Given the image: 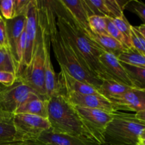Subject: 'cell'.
Here are the masks:
<instances>
[{"mask_svg": "<svg viewBox=\"0 0 145 145\" xmlns=\"http://www.w3.org/2000/svg\"><path fill=\"white\" fill-rule=\"evenodd\" d=\"M43 7L50 43L59 67L65 68L73 77L90 84L98 89L102 81L95 76L84 61L78 57L67 40L59 32L50 1H43Z\"/></svg>", "mask_w": 145, "mask_h": 145, "instance_id": "cell-1", "label": "cell"}, {"mask_svg": "<svg viewBox=\"0 0 145 145\" xmlns=\"http://www.w3.org/2000/svg\"><path fill=\"white\" fill-rule=\"evenodd\" d=\"M56 18L58 30L67 40L79 58L84 61L95 76L105 80V76L99 64V57L103 51L84 33L81 27L72 18L59 0L50 1Z\"/></svg>", "mask_w": 145, "mask_h": 145, "instance_id": "cell-2", "label": "cell"}, {"mask_svg": "<svg viewBox=\"0 0 145 145\" xmlns=\"http://www.w3.org/2000/svg\"><path fill=\"white\" fill-rule=\"evenodd\" d=\"M48 119L54 133L87 139L103 145L99 137L86 126L74 106L58 91L48 100Z\"/></svg>", "mask_w": 145, "mask_h": 145, "instance_id": "cell-3", "label": "cell"}, {"mask_svg": "<svg viewBox=\"0 0 145 145\" xmlns=\"http://www.w3.org/2000/svg\"><path fill=\"white\" fill-rule=\"evenodd\" d=\"M145 122L138 120L135 114L116 112L104 133L106 143L116 145H137Z\"/></svg>", "mask_w": 145, "mask_h": 145, "instance_id": "cell-4", "label": "cell"}, {"mask_svg": "<svg viewBox=\"0 0 145 145\" xmlns=\"http://www.w3.org/2000/svg\"><path fill=\"white\" fill-rule=\"evenodd\" d=\"M44 48L40 31V36L37 42L31 64L17 75V79L33 89L41 99L48 100L44 76Z\"/></svg>", "mask_w": 145, "mask_h": 145, "instance_id": "cell-5", "label": "cell"}, {"mask_svg": "<svg viewBox=\"0 0 145 145\" xmlns=\"http://www.w3.org/2000/svg\"><path fill=\"white\" fill-rule=\"evenodd\" d=\"M14 121L18 140L26 144L36 141L42 133L51 129L48 118L35 115L14 114Z\"/></svg>", "mask_w": 145, "mask_h": 145, "instance_id": "cell-6", "label": "cell"}, {"mask_svg": "<svg viewBox=\"0 0 145 145\" xmlns=\"http://www.w3.org/2000/svg\"><path fill=\"white\" fill-rule=\"evenodd\" d=\"M25 33L26 44L24 57L16 76L31 64L36 48L37 42L40 36V29L38 18V7L37 0H30L25 11Z\"/></svg>", "mask_w": 145, "mask_h": 145, "instance_id": "cell-7", "label": "cell"}, {"mask_svg": "<svg viewBox=\"0 0 145 145\" xmlns=\"http://www.w3.org/2000/svg\"><path fill=\"white\" fill-rule=\"evenodd\" d=\"M33 93H36L17 79L14 84L0 91V109L15 114L18 108Z\"/></svg>", "mask_w": 145, "mask_h": 145, "instance_id": "cell-8", "label": "cell"}, {"mask_svg": "<svg viewBox=\"0 0 145 145\" xmlns=\"http://www.w3.org/2000/svg\"><path fill=\"white\" fill-rule=\"evenodd\" d=\"M74 106L86 126L99 137L103 144H104L106 143L105 131L113 120L115 113H109L99 109Z\"/></svg>", "mask_w": 145, "mask_h": 145, "instance_id": "cell-9", "label": "cell"}, {"mask_svg": "<svg viewBox=\"0 0 145 145\" xmlns=\"http://www.w3.org/2000/svg\"><path fill=\"white\" fill-rule=\"evenodd\" d=\"M99 64L105 76V80H113L135 89L125 69L118 57L113 54L103 52L99 57Z\"/></svg>", "mask_w": 145, "mask_h": 145, "instance_id": "cell-10", "label": "cell"}, {"mask_svg": "<svg viewBox=\"0 0 145 145\" xmlns=\"http://www.w3.org/2000/svg\"><path fill=\"white\" fill-rule=\"evenodd\" d=\"M57 77L58 84L57 91L62 94L74 92L83 95H101L95 86L73 77L62 67H60V71Z\"/></svg>", "mask_w": 145, "mask_h": 145, "instance_id": "cell-11", "label": "cell"}, {"mask_svg": "<svg viewBox=\"0 0 145 145\" xmlns=\"http://www.w3.org/2000/svg\"><path fill=\"white\" fill-rule=\"evenodd\" d=\"M63 95L73 106L99 109L109 113L118 112L113 103L102 95H83L74 92H69Z\"/></svg>", "mask_w": 145, "mask_h": 145, "instance_id": "cell-12", "label": "cell"}, {"mask_svg": "<svg viewBox=\"0 0 145 145\" xmlns=\"http://www.w3.org/2000/svg\"><path fill=\"white\" fill-rule=\"evenodd\" d=\"M117 111L127 110L135 113L145 110V91L131 89L128 91L109 99Z\"/></svg>", "mask_w": 145, "mask_h": 145, "instance_id": "cell-13", "label": "cell"}, {"mask_svg": "<svg viewBox=\"0 0 145 145\" xmlns=\"http://www.w3.org/2000/svg\"><path fill=\"white\" fill-rule=\"evenodd\" d=\"M25 19H26L25 13H24L12 19L6 20L8 47H9L10 53L15 64L16 74L18 69L17 48H18V42H19L21 35L25 29Z\"/></svg>", "mask_w": 145, "mask_h": 145, "instance_id": "cell-14", "label": "cell"}, {"mask_svg": "<svg viewBox=\"0 0 145 145\" xmlns=\"http://www.w3.org/2000/svg\"><path fill=\"white\" fill-rule=\"evenodd\" d=\"M59 1L82 31H91L88 24L91 15L84 0H59Z\"/></svg>", "mask_w": 145, "mask_h": 145, "instance_id": "cell-15", "label": "cell"}, {"mask_svg": "<svg viewBox=\"0 0 145 145\" xmlns=\"http://www.w3.org/2000/svg\"><path fill=\"white\" fill-rule=\"evenodd\" d=\"M35 142L54 145H102L87 139L54 133L51 129L42 133Z\"/></svg>", "mask_w": 145, "mask_h": 145, "instance_id": "cell-16", "label": "cell"}, {"mask_svg": "<svg viewBox=\"0 0 145 145\" xmlns=\"http://www.w3.org/2000/svg\"><path fill=\"white\" fill-rule=\"evenodd\" d=\"M85 34L96 44L103 52L113 54L118 57L128 48L108 35H97L91 31H84Z\"/></svg>", "mask_w": 145, "mask_h": 145, "instance_id": "cell-17", "label": "cell"}, {"mask_svg": "<svg viewBox=\"0 0 145 145\" xmlns=\"http://www.w3.org/2000/svg\"><path fill=\"white\" fill-rule=\"evenodd\" d=\"M14 114L0 109V142L22 143L19 142L14 121Z\"/></svg>", "mask_w": 145, "mask_h": 145, "instance_id": "cell-18", "label": "cell"}, {"mask_svg": "<svg viewBox=\"0 0 145 145\" xmlns=\"http://www.w3.org/2000/svg\"><path fill=\"white\" fill-rule=\"evenodd\" d=\"M17 113L35 115L48 118V100H43L36 93H33L16 110Z\"/></svg>", "mask_w": 145, "mask_h": 145, "instance_id": "cell-19", "label": "cell"}, {"mask_svg": "<svg viewBox=\"0 0 145 145\" xmlns=\"http://www.w3.org/2000/svg\"><path fill=\"white\" fill-rule=\"evenodd\" d=\"M133 88L120 84L113 80H103L101 84L98 89L101 95L107 99L116 97L123 94Z\"/></svg>", "mask_w": 145, "mask_h": 145, "instance_id": "cell-20", "label": "cell"}, {"mask_svg": "<svg viewBox=\"0 0 145 145\" xmlns=\"http://www.w3.org/2000/svg\"><path fill=\"white\" fill-rule=\"evenodd\" d=\"M121 63L135 88L145 91V67L132 66L123 62Z\"/></svg>", "mask_w": 145, "mask_h": 145, "instance_id": "cell-21", "label": "cell"}, {"mask_svg": "<svg viewBox=\"0 0 145 145\" xmlns=\"http://www.w3.org/2000/svg\"><path fill=\"white\" fill-rule=\"evenodd\" d=\"M118 59L120 62L127 65L145 67V55L137 52L135 48L125 51L118 57Z\"/></svg>", "mask_w": 145, "mask_h": 145, "instance_id": "cell-22", "label": "cell"}, {"mask_svg": "<svg viewBox=\"0 0 145 145\" xmlns=\"http://www.w3.org/2000/svg\"><path fill=\"white\" fill-rule=\"evenodd\" d=\"M105 20H106V30H107L108 35H110L112 38H113L114 39L117 40L118 41L121 42V43L123 44L125 46L127 47L128 49H133L134 48L133 47V45H132L131 42H129V41L125 38L124 35L122 34V33L119 31L118 28H117V26L115 25L113 19H112L110 17L106 16L105 17Z\"/></svg>", "mask_w": 145, "mask_h": 145, "instance_id": "cell-23", "label": "cell"}, {"mask_svg": "<svg viewBox=\"0 0 145 145\" xmlns=\"http://www.w3.org/2000/svg\"><path fill=\"white\" fill-rule=\"evenodd\" d=\"M86 4L91 16H100L103 17H110V14L106 5L105 0H84Z\"/></svg>", "mask_w": 145, "mask_h": 145, "instance_id": "cell-24", "label": "cell"}, {"mask_svg": "<svg viewBox=\"0 0 145 145\" xmlns=\"http://www.w3.org/2000/svg\"><path fill=\"white\" fill-rule=\"evenodd\" d=\"M90 31L97 35H108L106 30L105 17L100 16H91L88 19Z\"/></svg>", "mask_w": 145, "mask_h": 145, "instance_id": "cell-25", "label": "cell"}, {"mask_svg": "<svg viewBox=\"0 0 145 145\" xmlns=\"http://www.w3.org/2000/svg\"><path fill=\"white\" fill-rule=\"evenodd\" d=\"M0 71L15 73L16 69L10 51L4 48H0Z\"/></svg>", "mask_w": 145, "mask_h": 145, "instance_id": "cell-26", "label": "cell"}, {"mask_svg": "<svg viewBox=\"0 0 145 145\" xmlns=\"http://www.w3.org/2000/svg\"><path fill=\"white\" fill-rule=\"evenodd\" d=\"M128 1H117V0H105L106 5L111 18H120L124 16L123 11Z\"/></svg>", "mask_w": 145, "mask_h": 145, "instance_id": "cell-27", "label": "cell"}, {"mask_svg": "<svg viewBox=\"0 0 145 145\" xmlns=\"http://www.w3.org/2000/svg\"><path fill=\"white\" fill-rule=\"evenodd\" d=\"M0 15L5 20L16 17L15 0H0Z\"/></svg>", "mask_w": 145, "mask_h": 145, "instance_id": "cell-28", "label": "cell"}, {"mask_svg": "<svg viewBox=\"0 0 145 145\" xmlns=\"http://www.w3.org/2000/svg\"><path fill=\"white\" fill-rule=\"evenodd\" d=\"M131 42L133 47L140 53L145 55V38L132 25Z\"/></svg>", "mask_w": 145, "mask_h": 145, "instance_id": "cell-29", "label": "cell"}, {"mask_svg": "<svg viewBox=\"0 0 145 145\" xmlns=\"http://www.w3.org/2000/svg\"><path fill=\"white\" fill-rule=\"evenodd\" d=\"M114 22L115 25L117 26L119 31L122 33L125 38L127 40L130 42H131V28L132 25L125 18V15L120 18H112Z\"/></svg>", "mask_w": 145, "mask_h": 145, "instance_id": "cell-30", "label": "cell"}, {"mask_svg": "<svg viewBox=\"0 0 145 145\" xmlns=\"http://www.w3.org/2000/svg\"><path fill=\"white\" fill-rule=\"evenodd\" d=\"M127 9L138 16L145 24V4L138 0H130L125 7Z\"/></svg>", "mask_w": 145, "mask_h": 145, "instance_id": "cell-31", "label": "cell"}, {"mask_svg": "<svg viewBox=\"0 0 145 145\" xmlns=\"http://www.w3.org/2000/svg\"><path fill=\"white\" fill-rule=\"evenodd\" d=\"M17 80V76L15 73L5 71H0V84L5 87L11 86Z\"/></svg>", "mask_w": 145, "mask_h": 145, "instance_id": "cell-32", "label": "cell"}, {"mask_svg": "<svg viewBox=\"0 0 145 145\" xmlns=\"http://www.w3.org/2000/svg\"><path fill=\"white\" fill-rule=\"evenodd\" d=\"M0 48H7L9 50L6 20L1 15H0Z\"/></svg>", "mask_w": 145, "mask_h": 145, "instance_id": "cell-33", "label": "cell"}, {"mask_svg": "<svg viewBox=\"0 0 145 145\" xmlns=\"http://www.w3.org/2000/svg\"><path fill=\"white\" fill-rule=\"evenodd\" d=\"M135 117L141 121L145 122V110L135 113Z\"/></svg>", "mask_w": 145, "mask_h": 145, "instance_id": "cell-34", "label": "cell"}, {"mask_svg": "<svg viewBox=\"0 0 145 145\" xmlns=\"http://www.w3.org/2000/svg\"><path fill=\"white\" fill-rule=\"evenodd\" d=\"M137 31L145 38V24H142L139 26H135Z\"/></svg>", "mask_w": 145, "mask_h": 145, "instance_id": "cell-35", "label": "cell"}, {"mask_svg": "<svg viewBox=\"0 0 145 145\" xmlns=\"http://www.w3.org/2000/svg\"><path fill=\"white\" fill-rule=\"evenodd\" d=\"M28 145H54L51 144H45V143L39 142H33L28 143Z\"/></svg>", "mask_w": 145, "mask_h": 145, "instance_id": "cell-36", "label": "cell"}, {"mask_svg": "<svg viewBox=\"0 0 145 145\" xmlns=\"http://www.w3.org/2000/svg\"><path fill=\"white\" fill-rule=\"evenodd\" d=\"M139 140H145V129L142 132L141 135L139 137Z\"/></svg>", "mask_w": 145, "mask_h": 145, "instance_id": "cell-37", "label": "cell"}, {"mask_svg": "<svg viewBox=\"0 0 145 145\" xmlns=\"http://www.w3.org/2000/svg\"><path fill=\"white\" fill-rule=\"evenodd\" d=\"M2 145H28L25 143H13V144H2Z\"/></svg>", "mask_w": 145, "mask_h": 145, "instance_id": "cell-38", "label": "cell"}, {"mask_svg": "<svg viewBox=\"0 0 145 145\" xmlns=\"http://www.w3.org/2000/svg\"><path fill=\"white\" fill-rule=\"evenodd\" d=\"M137 145H145V140H139Z\"/></svg>", "mask_w": 145, "mask_h": 145, "instance_id": "cell-39", "label": "cell"}, {"mask_svg": "<svg viewBox=\"0 0 145 145\" xmlns=\"http://www.w3.org/2000/svg\"><path fill=\"white\" fill-rule=\"evenodd\" d=\"M7 144H13V143H6V142H0V145Z\"/></svg>", "mask_w": 145, "mask_h": 145, "instance_id": "cell-40", "label": "cell"}, {"mask_svg": "<svg viewBox=\"0 0 145 145\" xmlns=\"http://www.w3.org/2000/svg\"><path fill=\"white\" fill-rule=\"evenodd\" d=\"M4 87H5V86H3V85L0 84V91H1V89H3V88H4Z\"/></svg>", "mask_w": 145, "mask_h": 145, "instance_id": "cell-41", "label": "cell"}, {"mask_svg": "<svg viewBox=\"0 0 145 145\" xmlns=\"http://www.w3.org/2000/svg\"><path fill=\"white\" fill-rule=\"evenodd\" d=\"M103 145H116V144H109V143H105Z\"/></svg>", "mask_w": 145, "mask_h": 145, "instance_id": "cell-42", "label": "cell"}]
</instances>
